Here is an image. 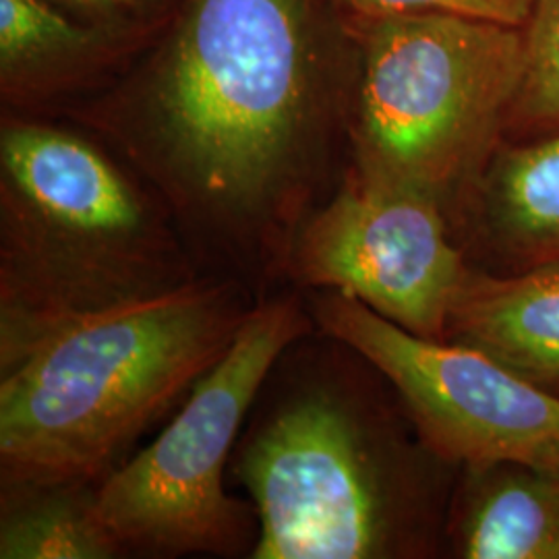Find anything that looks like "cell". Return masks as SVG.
Returning <instances> with one entry per match:
<instances>
[{"instance_id": "6da1fadb", "label": "cell", "mask_w": 559, "mask_h": 559, "mask_svg": "<svg viewBox=\"0 0 559 559\" xmlns=\"http://www.w3.org/2000/svg\"><path fill=\"white\" fill-rule=\"evenodd\" d=\"M355 71L332 0H180L117 80L55 119L158 195L203 274L265 295L348 166Z\"/></svg>"}, {"instance_id": "7a4b0ae2", "label": "cell", "mask_w": 559, "mask_h": 559, "mask_svg": "<svg viewBox=\"0 0 559 559\" xmlns=\"http://www.w3.org/2000/svg\"><path fill=\"white\" fill-rule=\"evenodd\" d=\"M200 276L170 212L102 141L2 110L0 371L75 321Z\"/></svg>"}, {"instance_id": "3957f363", "label": "cell", "mask_w": 559, "mask_h": 559, "mask_svg": "<svg viewBox=\"0 0 559 559\" xmlns=\"http://www.w3.org/2000/svg\"><path fill=\"white\" fill-rule=\"evenodd\" d=\"M260 297L203 274L34 346L0 371V485L108 477L228 353Z\"/></svg>"}, {"instance_id": "277c9868", "label": "cell", "mask_w": 559, "mask_h": 559, "mask_svg": "<svg viewBox=\"0 0 559 559\" xmlns=\"http://www.w3.org/2000/svg\"><path fill=\"white\" fill-rule=\"evenodd\" d=\"M359 365L355 348L316 330L270 371L228 466L260 519L251 559H380L425 549L419 473L362 388Z\"/></svg>"}, {"instance_id": "5b68a950", "label": "cell", "mask_w": 559, "mask_h": 559, "mask_svg": "<svg viewBox=\"0 0 559 559\" xmlns=\"http://www.w3.org/2000/svg\"><path fill=\"white\" fill-rule=\"evenodd\" d=\"M348 170L440 201L452 226L498 152L526 71L524 29L417 13L348 23Z\"/></svg>"}, {"instance_id": "8992f818", "label": "cell", "mask_w": 559, "mask_h": 559, "mask_svg": "<svg viewBox=\"0 0 559 559\" xmlns=\"http://www.w3.org/2000/svg\"><path fill=\"white\" fill-rule=\"evenodd\" d=\"M316 330L302 290L261 295L158 438L98 483V519L122 558L253 556L260 519L251 501L228 491L226 473L270 371Z\"/></svg>"}, {"instance_id": "52a82bcc", "label": "cell", "mask_w": 559, "mask_h": 559, "mask_svg": "<svg viewBox=\"0 0 559 559\" xmlns=\"http://www.w3.org/2000/svg\"><path fill=\"white\" fill-rule=\"evenodd\" d=\"M316 328L369 360L420 441L450 466L514 464L559 477V396L452 340L423 338L340 290H305Z\"/></svg>"}, {"instance_id": "ba28073f", "label": "cell", "mask_w": 559, "mask_h": 559, "mask_svg": "<svg viewBox=\"0 0 559 559\" xmlns=\"http://www.w3.org/2000/svg\"><path fill=\"white\" fill-rule=\"evenodd\" d=\"M468 265L440 201L346 168L332 195L302 222L282 286L340 290L411 334L445 340Z\"/></svg>"}, {"instance_id": "9c48e42d", "label": "cell", "mask_w": 559, "mask_h": 559, "mask_svg": "<svg viewBox=\"0 0 559 559\" xmlns=\"http://www.w3.org/2000/svg\"><path fill=\"white\" fill-rule=\"evenodd\" d=\"M140 52V46L73 20L48 0H0L4 112L57 117L117 80Z\"/></svg>"}, {"instance_id": "30bf717a", "label": "cell", "mask_w": 559, "mask_h": 559, "mask_svg": "<svg viewBox=\"0 0 559 559\" xmlns=\"http://www.w3.org/2000/svg\"><path fill=\"white\" fill-rule=\"evenodd\" d=\"M459 233L510 270L559 261V133L501 143L460 212Z\"/></svg>"}, {"instance_id": "8fae6325", "label": "cell", "mask_w": 559, "mask_h": 559, "mask_svg": "<svg viewBox=\"0 0 559 559\" xmlns=\"http://www.w3.org/2000/svg\"><path fill=\"white\" fill-rule=\"evenodd\" d=\"M445 340L473 346L547 390L559 388V261L510 274L468 265Z\"/></svg>"}, {"instance_id": "7c38bea8", "label": "cell", "mask_w": 559, "mask_h": 559, "mask_svg": "<svg viewBox=\"0 0 559 559\" xmlns=\"http://www.w3.org/2000/svg\"><path fill=\"white\" fill-rule=\"evenodd\" d=\"M452 543L466 559H559V477L500 464L471 468Z\"/></svg>"}, {"instance_id": "4fadbf2b", "label": "cell", "mask_w": 559, "mask_h": 559, "mask_svg": "<svg viewBox=\"0 0 559 559\" xmlns=\"http://www.w3.org/2000/svg\"><path fill=\"white\" fill-rule=\"evenodd\" d=\"M98 483L0 485V559H117L96 510Z\"/></svg>"}, {"instance_id": "5bb4252c", "label": "cell", "mask_w": 559, "mask_h": 559, "mask_svg": "<svg viewBox=\"0 0 559 559\" xmlns=\"http://www.w3.org/2000/svg\"><path fill=\"white\" fill-rule=\"evenodd\" d=\"M526 71L506 133L522 141L559 133V0H535L524 25Z\"/></svg>"}, {"instance_id": "9a60e30c", "label": "cell", "mask_w": 559, "mask_h": 559, "mask_svg": "<svg viewBox=\"0 0 559 559\" xmlns=\"http://www.w3.org/2000/svg\"><path fill=\"white\" fill-rule=\"evenodd\" d=\"M348 23L394 15L441 13L524 29L535 0H332Z\"/></svg>"}, {"instance_id": "2e32d148", "label": "cell", "mask_w": 559, "mask_h": 559, "mask_svg": "<svg viewBox=\"0 0 559 559\" xmlns=\"http://www.w3.org/2000/svg\"><path fill=\"white\" fill-rule=\"evenodd\" d=\"M73 20L140 46L154 40L175 15L180 0H48Z\"/></svg>"}]
</instances>
